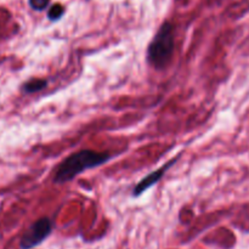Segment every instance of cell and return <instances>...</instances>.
Wrapping results in <instances>:
<instances>
[{
  "mask_svg": "<svg viewBox=\"0 0 249 249\" xmlns=\"http://www.w3.org/2000/svg\"><path fill=\"white\" fill-rule=\"evenodd\" d=\"M111 160L107 152H97L92 150H82L72 153L62 160L53 173L55 184H65L87 170L100 167Z\"/></svg>",
  "mask_w": 249,
  "mask_h": 249,
  "instance_id": "1",
  "label": "cell"
},
{
  "mask_svg": "<svg viewBox=\"0 0 249 249\" xmlns=\"http://www.w3.org/2000/svg\"><path fill=\"white\" fill-rule=\"evenodd\" d=\"M173 29L172 23L164 22L148 45L147 61L156 70H163L172 60L175 45Z\"/></svg>",
  "mask_w": 249,
  "mask_h": 249,
  "instance_id": "2",
  "label": "cell"
},
{
  "mask_svg": "<svg viewBox=\"0 0 249 249\" xmlns=\"http://www.w3.org/2000/svg\"><path fill=\"white\" fill-rule=\"evenodd\" d=\"M53 231V223L49 218H41L34 221L21 238L22 249H32L41 245L50 236Z\"/></svg>",
  "mask_w": 249,
  "mask_h": 249,
  "instance_id": "3",
  "label": "cell"
},
{
  "mask_svg": "<svg viewBox=\"0 0 249 249\" xmlns=\"http://www.w3.org/2000/svg\"><path fill=\"white\" fill-rule=\"evenodd\" d=\"M180 155H178L177 157L172 158L170 160H168L167 163H165L164 165H162L160 168H158V169L153 170V172H151L150 174L146 175L145 178H142V179L140 180V181L136 184V186L134 187L133 190V196L134 197H139L141 196V195L143 194L145 191H147L150 187H152L153 185L157 184L158 181H160V179H162L163 177H164L165 172H167L169 168H172L173 165L175 164V162H177L178 160H179Z\"/></svg>",
  "mask_w": 249,
  "mask_h": 249,
  "instance_id": "4",
  "label": "cell"
},
{
  "mask_svg": "<svg viewBox=\"0 0 249 249\" xmlns=\"http://www.w3.org/2000/svg\"><path fill=\"white\" fill-rule=\"evenodd\" d=\"M46 85H48V82L45 79H32L24 84L23 90L27 94H33V92L43 90Z\"/></svg>",
  "mask_w": 249,
  "mask_h": 249,
  "instance_id": "5",
  "label": "cell"
},
{
  "mask_svg": "<svg viewBox=\"0 0 249 249\" xmlns=\"http://www.w3.org/2000/svg\"><path fill=\"white\" fill-rule=\"evenodd\" d=\"M63 14H65V9H63L62 5L56 4L50 7V10L48 11V17L50 21H56V19H60Z\"/></svg>",
  "mask_w": 249,
  "mask_h": 249,
  "instance_id": "6",
  "label": "cell"
},
{
  "mask_svg": "<svg viewBox=\"0 0 249 249\" xmlns=\"http://www.w3.org/2000/svg\"><path fill=\"white\" fill-rule=\"evenodd\" d=\"M49 4V0H29V5L32 9L38 10V11H43L46 9Z\"/></svg>",
  "mask_w": 249,
  "mask_h": 249,
  "instance_id": "7",
  "label": "cell"
}]
</instances>
